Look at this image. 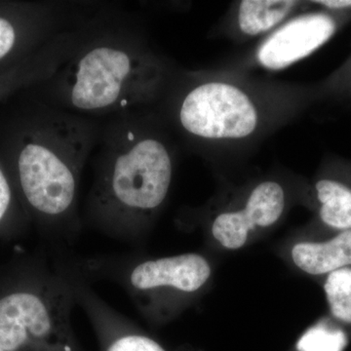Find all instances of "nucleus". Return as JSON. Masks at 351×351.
Returning <instances> with one entry per match:
<instances>
[{
  "label": "nucleus",
  "instance_id": "1",
  "mask_svg": "<svg viewBox=\"0 0 351 351\" xmlns=\"http://www.w3.org/2000/svg\"><path fill=\"white\" fill-rule=\"evenodd\" d=\"M151 117L131 112L101 124L85 221L101 234L140 244L167 200L172 147Z\"/></svg>",
  "mask_w": 351,
  "mask_h": 351
},
{
  "label": "nucleus",
  "instance_id": "5",
  "mask_svg": "<svg viewBox=\"0 0 351 351\" xmlns=\"http://www.w3.org/2000/svg\"><path fill=\"white\" fill-rule=\"evenodd\" d=\"M87 281H108L125 291L143 317L152 324L167 322L206 287L212 267L204 256L180 254L143 258L135 254L71 256Z\"/></svg>",
  "mask_w": 351,
  "mask_h": 351
},
{
  "label": "nucleus",
  "instance_id": "13",
  "mask_svg": "<svg viewBox=\"0 0 351 351\" xmlns=\"http://www.w3.org/2000/svg\"><path fill=\"white\" fill-rule=\"evenodd\" d=\"M29 221L10 173L0 162V237L18 234Z\"/></svg>",
  "mask_w": 351,
  "mask_h": 351
},
{
  "label": "nucleus",
  "instance_id": "6",
  "mask_svg": "<svg viewBox=\"0 0 351 351\" xmlns=\"http://www.w3.org/2000/svg\"><path fill=\"white\" fill-rule=\"evenodd\" d=\"M175 119L191 140L239 141L257 131L261 112L250 95L237 85L200 80L178 95Z\"/></svg>",
  "mask_w": 351,
  "mask_h": 351
},
{
  "label": "nucleus",
  "instance_id": "11",
  "mask_svg": "<svg viewBox=\"0 0 351 351\" xmlns=\"http://www.w3.org/2000/svg\"><path fill=\"white\" fill-rule=\"evenodd\" d=\"M291 258L295 267L307 276H327L351 267V230L332 232L322 240H306L295 244Z\"/></svg>",
  "mask_w": 351,
  "mask_h": 351
},
{
  "label": "nucleus",
  "instance_id": "16",
  "mask_svg": "<svg viewBox=\"0 0 351 351\" xmlns=\"http://www.w3.org/2000/svg\"><path fill=\"white\" fill-rule=\"evenodd\" d=\"M313 3L331 12L351 11V0H322V1H314Z\"/></svg>",
  "mask_w": 351,
  "mask_h": 351
},
{
  "label": "nucleus",
  "instance_id": "12",
  "mask_svg": "<svg viewBox=\"0 0 351 351\" xmlns=\"http://www.w3.org/2000/svg\"><path fill=\"white\" fill-rule=\"evenodd\" d=\"M295 0H243L237 9V25L245 36H257L280 25L299 6Z\"/></svg>",
  "mask_w": 351,
  "mask_h": 351
},
{
  "label": "nucleus",
  "instance_id": "3",
  "mask_svg": "<svg viewBox=\"0 0 351 351\" xmlns=\"http://www.w3.org/2000/svg\"><path fill=\"white\" fill-rule=\"evenodd\" d=\"M169 71L143 36L107 11L50 80L49 105L100 119L138 112L160 97Z\"/></svg>",
  "mask_w": 351,
  "mask_h": 351
},
{
  "label": "nucleus",
  "instance_id": "2",
  "mask_svg": "<svg viewBox=\"0 0 351 351\" xmlns=\"http://www.w3.org/2000/svg\"><path fill=\"white\" fill-rule=\"evenodd\" d=\"M101 131L100 119L46 104L16 135L6 167L29 221L53 248L73 243L82 232L80 181Z\"/></svg>",
  "mask_w": 351,
  "mask_h": 351
},
{
  "label": "nucleus",
  "instance_id": "17",
  "mask_svg": "<svg viewBox=\"0 0 351 351\" xmlns=\"http://www.w3.org/2000/svg\"><path fill=\"white\" fill-rule=\"evenodd\" d=\"M0 351H3V350H0Z\"/></svg>",
  "mask_w": 351,
  "mask_h": 351
},
{
  "label": "nucleus",
  "instance_id": "8",
  "mask_svg": "<svg viewBox=\"0 0 351 351\" xmlns=\"http://www.w3.org/2000/svg\"><path fill=\"white\" fill-rule=\"evenodd\" d=\"M334 13L317 11L288 21L261 44L258 63L269 71H281L311 56L336 34L339 22Z\"/></svg>",
  "mask_w": 351,
  "mask_h": 351
},
{
  "label": "nucleus",
  "instance_id": "15",
  "mask_svg": "<svg viewBox=\"0 0 351 351\" xmlns=\"http://www.w3.org/2000/svg\"><path fill=\"white\" fill-rule=\"evenodd\" d=\"M348 336L336 321L324 319L304 332L297 343L298 351H343Z\"/></svg>",
  "mask_w": 351,
  "mask_h": 351
},
{
  "label": "nucleus",
  "instance_id": "7",
  "mask_svg": "<svg viewBox=\"0 0 351 351\" xmlns=\"http://www.w3.org/2000/svg\"><path fill=\"white\" fill-rule=\"evenodd\" d=\"M285 207L286 193L279 182H260L251 189L241 204L215 217L212 237L226 250H239L254 233L276 225Z\"/></svg>",
  "mask_w": 351,
  "mask_h": 351
},
{
  "label": "nucleus",
  "instance_id": "9",
  "mask_svg": "<svg viewBox=\"0 0 351 351\" xmlns=\"http://www.w3.org/2000/svg\"><path fill=\"white\" fill-rule=\"evenodd\" d=\"M76 306L93 328L99 351H169L128 317L108 304L80 271L75 276Z\"/></svg>",
  "mask_w": 351,
  "mask_h": 351
},
{
  "label": "nucleus",
  "instance_id": "14",
  "mask_svg": "<svg viewBox=\"0 0 351 351\" xmlns=\"http://www.w3.org/2000/svg\"><path fill=\"white\" fill-rule=\"evenodd\" d=\"M323 290L330 315L343 327H351V267L323 278Z\"/></svg>",
  "mask_w": 351,
  "mask_h": 351
},
{
  "label": "nucleus",
  "instance_id": "10",
  "mask_svg": "<svg viewBox=\"0 0 351 351\" xmlns=\"http://www.w3.org/2000/svg\"><path fill=\"white\" fill-rule=\"evenodd\" d=\"M320 223L332 232L351 230V165L325 171L313 186Z\"/></svg>",
  "mask_w": 351,
  "mask_h": 351
},
{
  "label": "nucleus",
  "instance_id": "4",
  "mask_svg": "<svg viewBox=\"0 0 351 351\" xmlns=\"http://www.w3.org/2000/svg\"><path fill=\"white\" fill-rule=\"evenodd\" d=\"M23 258L0 276V350L85 351L73 330L75 270L68 252L54 248Z\"/></svg>",
  "mask_w": 351,
  "mask_h": 351
}]
</instances>
